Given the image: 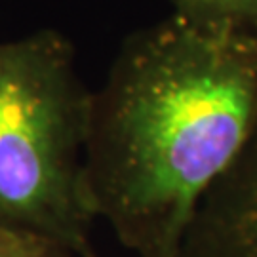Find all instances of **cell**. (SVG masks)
I'll list each match as a JSON object with an SVG mask.
<instances>
[{
    "label": "cell",
    "instance_id": "cell-1",
    "mask_svg": "<svg viewBox=\"0 0 257 257\" xmlns=\"http://www.w3.org/2000/svg\"><path fill=\"white\" fill-rule=\"evenodd\" d=\"M257 118V33L177 16L124 38L90 95L82 194L138 257H179L210 185Z\"/></svg>",
    "mask_w": 257,
    "mask_h": 257
},
{
    "label": "cell",
    "instance_id": "cell-2",
    "mask_svg": "<svg viewBox=\"0 0 257 257\" xmlns=\"http://www.w3.org/2000/svg\"><path fill=\"white\" fill-rule=\"evenodd\" d=\"M90 95L54 29L0 42V223L99 257L82 194Z\"/></svg>",
    "mask_w": 257,
    "mask_h": 257
},
{
    "label": "cell",
    "instance_id": "cell-3",
    "mask_svg": "<svg viewBox=\"0 0 257 257\" xmlns=\"http://www.w3.org/2000/svg\"><path fill=\"white\" fill-rule=\"evenodd\" d=\"M179 257H257V118L196 206Z\"/></svg>",
    "mask_w": 257,
    "mask_h": 257
},
{
    "label": "cell",
    "instance_id": "cell-4",
    "mask_svg": "<svg viewBox=\"0 0 257 257\" xmlns=\"http://www.w3.org/2000/svg\"><path fill=\"white\" fill-rule=\"evenodd\" d=\"M174 16L200 27L257 33V0H172Z\"/></svg>",
    "mask_w": 257,
    "mask_h": 257
},
{
    "label": "cell",
    "instance_id": "cell-5",
    "mask_svg": "<svg viewBox=\"0 0 257 257\" xmlns=\"http://www.w3.org/2000/svg\"><path fill=\"white\" fill-rule=\"evenodd\" d=\"M0 257H73L48 240L0 223Z\"/></svg>",
    "mask_w": 257,
    "mask_h": 257
}]
</instances>
